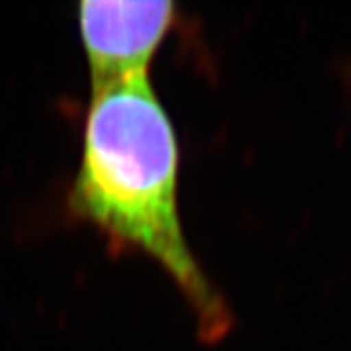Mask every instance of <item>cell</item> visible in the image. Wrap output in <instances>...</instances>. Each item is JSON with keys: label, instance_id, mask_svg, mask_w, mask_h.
<instances>
[{"label": "cell", "instance_id": "obj_1", "mask_svg": "<svg viewBox=\"0 0 351 351\" xmlns=\"http://www.w3.org/2000/svg\"><path fill=\"white\" fill-rule=\"evenodd\" d=\"M178 178L174 123L151 75L94 88L69 209L98 228L115 254L141 252L158 263L191 306L201 338L217 341L230 328V313L189 248Z\"/></svg>", "mask_w": 351, "mask_h": 351}, {"label": "cell", "instance_id": "obj_2", "mask_svg": "<svg viewBox=\"0 0 351 351\" xmlns=\"http://www.w3.org/2000/svg\"><path fill=\"white\" fill-rule=\"evenodd\" d=\"M76 22L94 90L149 75L156 51L176 22V6L170 0H84L78 4Z\"/></svg>", "mask_w": 351, "mask_h": 351}]
</instances>
